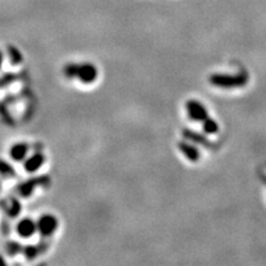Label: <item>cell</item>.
<instances>
[{
	"instance_id": "cell-1",
	"label": "cell",
	"mask_w": 266,
	"mask_h": 266,
	"mask_svg": "<svg viewBox=\"0 0 266 266\" xmlns=\"http://www.w3.org/2000/svg\"><path fill=\"white\" fill-rule=\"evenodd\" d=\"M63 73L69 79H78L83 84H92L97 79L99 72L93 63H68Z\"/></svg>"
},
{
	"instance_id": "cell-2",
	"label": "cell",
	"mask_w": 266,
	"mask_h": 266,
	"mask_svg": "<svg viewBox=\"0 0 266 266\" xmlns=\"http://www.w3.org/2000/svg\"><path fill=\"white\" fill-rule=\"evenodd\" d=\"M209 83L216 88L222 89H235L243 88L248 84V76L244 73L228 74V73H214L209 76Z\"/></svg>"
},
{
	"instance_id": "cell-3",
	"label": "cell",
	"mask_w": 266,
	"mask_h": 266,
	"mask_svg": "<svg viewBox=\"0 0 266 266\" xmlns=\"http://www.w3.org/2000/svg\"><path fill=\"white\" fill-rule=\"evenodd\" d=\"M58 225H59V222H58L57 217L51 213L42 214L36 221L37 232L43 238H48L55 234L56 230L58 229Z\"/></svg>"
},
{
	"instance_id": "cell-4",
	"label": "cell",
	"mask_w": 266,
	"mask_h": 266,
	"mask_svg": "<svg viewBox=\"0 0 266 266\" xmlns=\"http://www.w3.org/2000/svg\"><path fill=\"white\" fill-rule=\"evenodd\" d=\"M185 109L189 117L195 122H202L209 117V111H207L206 106L197 100H189L185 105Z\"/></svg>"
},
{
	"instance_id": "cell-5",
	"label": "cell",
	"mask_w": 266,
	"mask_h": 266,
	"mask_svg": "<svg viewBox=\"0 0 266 266\" xmlns=\"http://www.w3.org/2000/svg\"><path fill=\"white\" fill-rule=\"evenodd\" d=\"M50 183L47 176H39V177H34V179H29V180L21 183L18 186V192L19 195L22 196V197H29L34 193L35 189L38 188L39 185H47Z\"/></svg>"
},
{
	"instance_id": "cell-6",
	"label": "cell",
	"mask_w": 266,
	"mask_h": 266,
	"mask_svg": "<svg viewBox=\"0 0 266 266\" xmlns=\"http://www.w3.org/2000/svg\"><path fill=\"white\" fill-rule=\"evenodd\" d=\"M16 233H18L19 237L27 239V238H31L35 233L37 232V226L36 221H34L32 218H22L18 222V225L15 227Z\"/></svg>"
},
{
	"instance_id": "cell-7",
	"label": "cell",
	"mask_w": 266,
	"mask_h": 266,
	"mask_svg": "<svg viewBox=\"0 0 266 266\" xmlns=\"http://www.w3.org/2000/svg\"><path fill=\"white\" fill-rule=\"evenodd\" d=\"M30 152V146L25 142H19L11 146L9 149V155L14 162H22L27 158V154Z\"/></svg>"
},
{
	"instance_id": "cell-8",
	"label": "cell",
	"mask_w": 266,
	"mask_h": 266,
	"mask_svg": "<svg viewBox=\"0 0 266 266\" xmlns=\"http://www.w3.org/2000/svg\"><path fill=\"white\" fill-rule=\"evenodd\" d=\"M177 148L181 153L184 154V157L190 162H197L200 159V151L196 146L191 144L189 141H181L177 144Z\"/></svg>"
},
{
	"instance_id": "cell-9",
	"label": "cell",
	"mask_w": 266,
	"mask_h": 266,
	"mask_svg": "<svg viewBox=\"0 0 266 266\" xmlns=\"http://www.w3.org/2000/svg\"><path fill=\"white\" fill-rule=\"evenodd\" d=\"M44 158L43 154L41 152H37V153H34L32 155H30L29 158L25 159L24 163V168L27 172H36L42 165L44 164Z\"/></svg>"
},
{
	"instance_id": "cell-10",
	"label": "cell",
	"mask_w": 266,
	"mask_h": 266,
	"mask_svg": "<svg viewBox=\"0 0 266 266\" xmlns=\"http://www.w3.org/2000/svg\"><path fill=\"white\" fill-rule=\"evenodd\" d=\"M183 136L188 139L189 142H192V143H196L197 146H204V147H212V143L209 142V138H206L205 136L200 134L197 132H193L191 130H184L183 131Z\"/></svg>"
},
{
	"instance_id": "cell-11",
	"label": "cell",
	"mask_w": 266,
	"mask_h": 266,
	"mask_svg": "<svg viewBox=\"0 0 266 266\" xmlns=\"http://www.w3.org/2000/svg\"><path fill=\"white\" fill-rule=\"evenodd\" d=\"M46 249H47V244L41 243V244H37V246H26L25 248H22L21 253L24 254V256L27 260H34L39 254L46 251Z\"/></svg>"
},
{
	"instance_id": "cell-12",
	"label": "cell",
	"mask_w": 266,
	"mask_h": 266,
	"mask_svg": "<svg viewBox=\"0 0 266 266\" xmlns=\"http://www.w3.org/2000/svg\"><path fill=\"white\" fill-rule=\"evenodd\" d=\"M201 123H202V130H204V132L206 133V134H216V133H218L219 131L218 122H217L216 120H213V118L209 117V116L206 118V120L202 121Z\"/></svg>"
},
{
	"instance_id": "cell-13",
	"label": "cell",
	"mask_w": 266,
	"mask_h": 266,
	"mask_svg": "<svg viewBox=\"0 0 266 266\" xmlns=\"http://www.w3.org/2000/svg\"><path fill=\"white\" fill-rule=\"evenodd\" d=\"M6 52H8V57L11 64L19 65L22 63V55H21V52L18 48L14 47V46H8V51Z\"/></svg>"
},
{
	"instance_id": "cell-14",
	"label": "cell",
	"mask_w": 266,
	"mask_h": 266,
	"mask_svg": "<svg viewBox=\"0 0 266 266\" xmlns=\"http://www.w3.org/2000/svg\"><path fill=\"white\" fill-rule=\"evenodd\" d=\"M0 174L4 175V176H14L15 175V170L5 160L0 159Z\"/></svg>"
},
{
	"instance_id": "cell-15",
	"label": "cell",
	"mask_w": 266,
	"mask_h": 266,
	"mask_svg": "<svg viewBox=\"0 0 266 266\" xmlns=\"http://www.w3.org/2000/svg\"><path fill=\"white\" fill-rule=\"evenodd\" d=\"M5 250L8 251L9 255L14 256V255H16V254L21 253V251H22V248H21V246L19 244V243L9 242L5 244Z\"/></svg>"
},
{
	"instance_id": "cell-16",
	"label": "cell",
	"mask_w": 266,
	"mask_h": 266,
	"mask_svg": "<svg viewBox=\"0 0 266 266\" xmlns=\"http://www.w3.org/2000/svg\"><path fill=\"white\" fill-rule=\"evenodd\" d=\"M20 211H21V205L19 204L16 200H13V201L10 202V206H9V211H8L9 216H11L14 218L15 216H18Z\"/></svg>"
},
{
	"instance_id": "cell-17",
	"label": "cell",
	"mask_w": 266,
	"mask_h": 266,
	"mask_svg": "<svg viewBox=\"0 0 266 266\" xmlns=\"http://www.w3.org/2000/svg\"><path fill=\"white\" fill-rule=\"evenodd\" d=\"M3 62H4V53L0 51V68H1V65H3Z\"/></svg>"
},
{
	"instance_id": "cell-18",
	"label": "cell",
	"mask_w": 266,
	"mask_h": 266,
	"mask_svg": "<svg viewBox=\"0 0 266 266\" xmlns=\"http://www.w3.org/2000/svg\"><path fill=\"white\" fill-rule=\"evenodd\" d=\"M0 265H6V261L4 260V258L0 255Z\"/></svg>"
}]
</instances>
